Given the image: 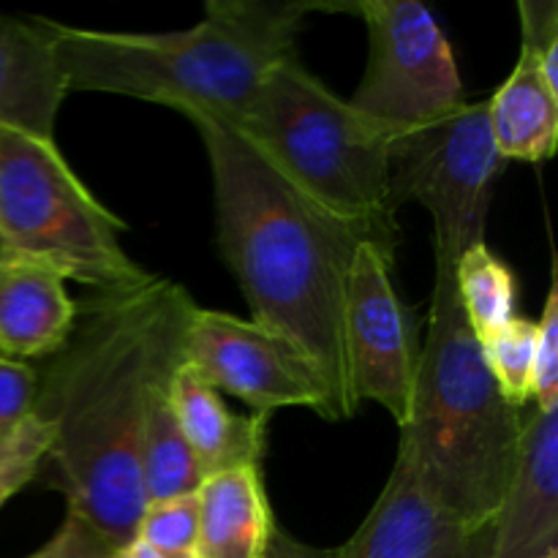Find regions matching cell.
<instances>
[{"label":"cell","instance_id":"cell-7","mask_svg":"<svg viewBox=\"0 0 558 558\" xmlns=\"http://www.w3.org/2000/svg\"><path fill=\"white\" fill-rule=\"evenodd\" d=\"M488 125V101H466L439 123L390 145V202H417L434 218V251L456 265L485 243L496 180L505 172Z\"/></svg>","mask_w":558,"mask_h":558},{"label":"cell","instance_id":"cell-19","mask_svg":"<svg viewBox=\"0 0 558 558\" xmlns=\"http://www.w3.org/2000/svg\"><path fill=\"white\" fill-rule=\"evenodd\" d=\"M456 292L474 338L485 343L515 319L518 283L510 267L485 243L456 262Z\"/></svg>","mask_w":558,"mask_h":558},{"label":"cell","instance_id":"cell-27","mask_svg":"<svg viewBox=\"0 0 558 558\" xmlns=\"http://www.w3.org/2000/svg\"><path fill=\"white\" fill-rule=\"evenodd\" d=\"M336 548H316V545L303 543V539H294L292 534L283 532L276 523L270 534V543H267L265 558H332Z\"/></svg>","mask_w":558,"mask_h":558},{"label":"cell","instance_id":"cell-1","mask_svg":"<svg viewBox=\"0 0 558 558\" xmlns=\"http://www.w3.org/2000/svg\"><path fill=\"white\" fill-rule=\"evenodd\" d=\"M194 300L153 278L142 289L98 298L38 387L36 412L52 423L47 485L114 550L136 534L145 490L140 439L150 392L183 365Z\"/></svg>","mask_w":558,"mask_h":558},{"label":"cell","instance_id":"cell-25","mask_svg":"<svg viewBox=\"0 0 558 558\" xmlns=\"http://www.w3.org/2000/svg\"><path fill=\"white\" fill-rule=\"evenodd\" d=\"M41 376L22 360L0 354V439L16 428L38 401Z\"/></svg>","mask_w":558,"mask_h":558},{"label":"cell","instance_id":"cell-20","mask_svg":"<svg viewBox=\"0 0 558 558\" xmlns=\"http://www.w3.org/2000/svg\"><path fill=\"white\" fill-rule=\"evenodd\" d=\"M485 363L499 385L501 396L521 409L532 398L534 352H537V322L515 316L494 338L483 343Z\"/></svg>","mask_w":558,"mask_h":558},{"label":"cell","instance_id":"cell-2","mask_svg":"<svg viewBox=\"0 0 558 558\" xmlns=\"http://www.w3.org/2000/svg\"><path fill=\"white\" fill-rule=\"evenodd\" d=\"M207 150L218 248L238 278L256 325L300 349L325 381L332 417L357 412L343 352V303L354 229L289 183L234 125L189 118Z\"/></svg>","mask_w":558,"mask_h":558},{"label":"cell","instance_id":"cell-11","mask_svg":"<svg viewBox=\"0 0 558 558\" xmlns=\"http://www.w3.org/2000/svg\"><path fill=\"white\" fill-rule=\"evenodd\" d=\"M332 558H488V526L452 515L398 450L374 510Z\"/></svg>","mask_w":558,"mask_h":558},{"label":"cell","instance_id":"cell-29","mask_svg":"<svg viewBox=\"0 0 558 558\" xmlns=\"http://www.w3.org/2000/svg\"><path fill=\"white\" fill-rule=\"evenodd\" d=\"M5 254V248H3V243H0V256H3Z\"/></svg>","mask_w":558,"mask_h":558},{"label":"cell","instance_id":"cell-4","mask_svg":"<svg viewBox=\"0 0 558 558\" xmlns=\"http://www.w3.org/2000/svg\"><path fill=\"white\" fill-rule=\"evenodd\" d=\"M452 267L436 256L428 338L417 352L398 450L452 515L485 529L515 472L523 417L485 363L483 343L458 303Z\"/></svg>","mask_w":558,"mask_h":558},{"label":"cell","instance_id":"cell-23","mask_svg":"<svg viewBox=\"0 0 558 558\" xmlns=\"http://www.w3.org/2000/svg\"><path fill=\"white\" fill-rule=\"evenodd\" d=\"M521 54L534 60L545 82L558 90V3L556 0H521Z\"/></svg>","mask_w":558,"mask_h":558},{"label":"cell","instance_id":"cell-9","mask_svg":"<svg viewBox=\"0 0 558 558\" xmlns=\"http://www.w3.org/2000/svg\"><path fill=\"white\" fill-rule=\"evenodd\" d=\"M183 363L213 390L240 398L262 417L305 407L336 420L330 392L311 360L256 322L194 305L185 327Z\"/></svg>","mask_w":558,"mask_h":558},{"label":"cell","instance_id":"cell-3","mask_svg":"<svg viewBox=\"0 0 558 558\" xmlns=\"http://www.w3.org/2000/svg\"><path fill=\"white\" fill-rule=\"evenodd\" d=\"M316 3L210 0L189 31H85L41 20L69 90L114 93L234 123L265 76L298 58V33Z\"/></svg>","mask_w":558,"mask_h":558},{"label":"cell","instance_id":"cell-16","mask_svg":"<svg viewBox=\"0 0 558 558\" xmlns=\"http://www.w3.org/2000/svg\"><path fill=\"white\" fill-rule=\"evenodd\" d=\"M194 558H265L276 529L262 466L213 474L196 490Z\"/></svg>","mask_w":558,"mask_h":558},{"label":"cell","instance_id":"cell-28","mask_svg":"<svg viewBox=\"0 0 558 558\" xmlns=\"http://www.w3.org/2000/svg\"><path fill=\"white\" fill-rule=\"evenodd\" d=\"M112 558H163V556H158L156 550L153 548H147L145 543H142V539H131V543H125L123 548H118L112 554Z\"/></svg>","mask_w":558,"mask_h":558},{"label":"cell","instance_id":"cell-8","mask_svg":"<svg viewBox=\"0 0 558 558\" xmlns=\"http://www.w3.org/2000/svg\"><path fill=\"white\" fill-rule=\"evenodd\" d=\"M368 27V65L349 98L390 145L439 123L466 98L456 54L434 11L417 0H360L343 5Z\"/></svg>","mask_w":558,"mask_h":558},{"label":"cell","instance_id":"cell-15","mask_svg":"<svg viewBox=\"0 0 558 558\" xmlns=\"http://www.w3.org/2000/svg\"><path fill=\"white\" fill-rule=\"evenodd\" d=\"M169 403L205 477L262 466L270 417L232 412L221 392L213 390L185 363L169 379Z\"/></svg>","mask_w":558,"mask_h":558},{"label":"cell","instance_id":"cell-30","mask_svg":"<svg viewBox=\"0 0 558 558\" xmlns=\"http://www.w3.org/2000/svg\"><path fill=\"white\" fill-rule=\"evenodd\" d=\"M548 558H558V554L556 556H548Z\"/></svg>","mask_w":558,"mask_h":558},{"label":"cell","instance_id":"cell-17","mask_svg":"<svg viewBox=\"0 0 558 558\" xmlns=\"http://www.w3.org/2000/svg\"><path fill=\"white\" fill-rule=\"evenodd\" d=\"M488 125L505 161H548L558 142V90L534 60L518 54L510 76L488 98Z\"/></svg>","mask_w":558,"mask_h":558},{"label":"cell","instance_id":"cell-5","mask_svg":"<svg viewBox=\"0 0 558 558\" xmlns=\"http://www.w3.org/2000/svg\"><path fill=\"white\" fill-rule=\"evenodd\" d=\"M229 125L322 210L396 254L390 136L298 58L278 63Z\"/></svg>","mask_w":558,"mask_h":558},{"label":"cell","instance_id":"cell-21","mask_svg":"<svg viewBox=\"0 0 558 558\" xmlns=\"http://www.w3.org/2000/svg\"><path fill=\"white\" fill-rule=\"evenodd\" d=\"M196 532H199V512H196V494H191L145 505L134 537L163 558H194Z\"/></svg>","mask_w":558,"mask_h":558},{"label":"cell","instance_id":"cell-12","mask_svg":"<svg viewBox=\"0 0 558 558\" xmlns=\"http://www.w3.org/2000/svg\"><path fill=\"white\" fill-rule=\"evenodd\" d=\"M558 554V409H534L521 428L515 472L488 523V558Z\"/></svg>","mask_w":558,"mask_h":558},{"label":"cell","instance_id":"cell-26","mask_svg":"<svg viewBox=\"0 0 558 558\" xmlns=\"http://www.w3.org/2000/svg\"><path fill=\"white\" fill-rule=\"evenodd\" d=\"M112 554L114 548L107 537H101L85 518L69 510L54 537L25 558H112Z\"/></svg>","mask_w":558,"mask_h":558},{"label":"cell","instance_id":"cell-22","mask_svg":"<svg viewBox=\"0 0 558 558\" xmlns=\"http://www.w3.org/2000/svg\"><path fill=\"white\" fill-rule=\"evenodd\" d=\"M49 445H52V423L36 409L0 439V507L36 480Z\"/></svg>","mask_w":558,"mask_h":558},{"label":"cell","instance_id":"cell-13","mask_svg":"<svg viewBox=\"0 0 558 558\" xmlns=\"http://www.w3.org/2000/svg\"><path fill=\"white\" fill-rule=\"evenodd\" d=\"M76 303L52 267L5 251L0 256V352L3 357H49L69 343Z\"/></svg>","mask_w":558,"mask_h":558},{"label":"cell","instance_id":"cell-24","mask_svg":"<svg viewBox=\"0 0 558 558\" xmlns=\"http://www.w3.org/2000/svg\"><path fill=\"white\" fill-rule=\"evenodd\" d=\"M532 398L537 409H558V283L550 281L543 316L537 319Z\"/></svg>","mask_w":558,"mask_h":558},{"label":"cell","instance_id":"cell-14","mask_svg":"<svg viewBox=\"0 0 558 558\" xmlns=\"http://www.w3.org/2000/svg\"><path fill=\"white\" fill-rule=\"evenodd\" d=\"M65 93L44 22L0 16V129L54 140Z\"/></svg>","mask_w":558,"mask_h":558},{"label":"cell","instance_id":"cell-10","mask_svg":"<svg viewBox=\"0 0 558 558\" xmlns=\"http://www.w3.org/2000/svg\"><path fill=\"white\" fill-rule=\"evenodd\" d=\"M392 259L376 243H360L352 256L343 303V352L349 381L360 401H374L396 417L409 414L414 390V330L392 287Z\"/></svg>","mask_w":558,"mask_h":558},{"label":"cell","instance_id":"cell-18","mask_svg":"<svg viewBox=\"0 0 558 558\" xmlns=\"http://www.w3.org/2000/svg\"><path fill=\"white\" fill-rule=\"evenodd\" d=\"M169 379L150 392L142 423L140 480L147 505L191 496L205 483V474L169 403Z\"/></svg>","mask_w":558,"mask_h":558},{"label":"cell","instance_id":"cell-6","mask_svg":"<svg viewBox=\"0 0 558 558\" xmlns=\"http://www.w3.org/2000/svg\"><path fill=\"white\" fill-rule=\"evenodd\" d=\"M123 221L71 172L54 140L0 129V243L65 281L129 294L153 278L123 248Z\"/></svg>","mask_w":558,"mask_h":558}]
</instances>
